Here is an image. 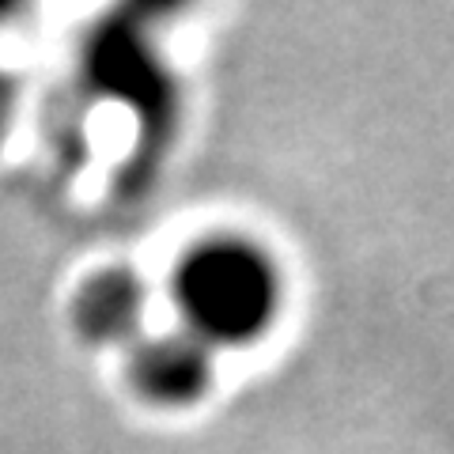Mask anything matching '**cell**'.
<instances>
[{
  "instance_id": "obj_4",
  "label": "cell",
  "mask_w": 454,
  "mask_h": 454,
  "mask_svg": "<svg viewBox=\"0 0 454 454\" xmlns=\"http://www.w3.org/2000/svg\"><path fill=\"white\" fill-rule=\"evenodd\" d=\"M0 121H4V83H0Z\"/></svg>"
},
{
  "instance_id": "obj_3",
  "label": "cell",
  "mask_w": 454,
  "mask_h": 454,
  "mask_svg": "<svg viewBox=\"0 0 454 454\" xmlns=\"http://www.w3.org/2000/svg\"><path fill=\"white\" fill-rule=\"evenodd\" d=\"M145 318V292L140 280L125 269L95 273L76 295V325L91 340H133Z\"/></svg>"
},
{
  "instance_id": "obj_1",
  "label": "cell",
  "mask_w": 454,
  "mask_h": 454,
  "mask_svg": "<svg viewBox=\"0 0 454 454\" xmlns=\"http://www.w3.org/2000/svg\"><path fill=\"white\" fill-rule=\"evenodd\" d=\"M175 307L212 352L254 345L280 315V269L254 239H205L175 269Z\"/></svg>"
},
{
  "instance_id": "obj_2",
  "label": "cell",
  "mask_w": 454,
  "mask_h": 454,
  "mask_svg": "<svg viewBox=\"0 0 454 454\" xmlns=\"http://www.w3.org/2000/svg\"><path fill=\"white\" fill-rule=\"evenodd\" d=\"M212 375H216L212 348L182 325L167 333L140 337L133 348V382L155 405H193L212 387Z\"/></svg>"
}]
</instances>
